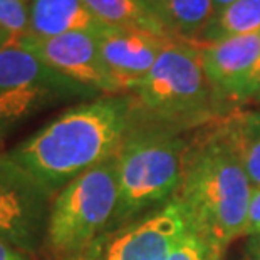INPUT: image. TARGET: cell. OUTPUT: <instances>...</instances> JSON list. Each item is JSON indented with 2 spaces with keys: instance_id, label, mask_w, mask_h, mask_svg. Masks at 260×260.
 I'll return each mask as SVG.
<instances>
[{
  "instance_id": "cell-1",
  "label": "cell",
  "mask_w": 260,
  "mask_h": 260,
  "mask_svg": "<svg viewBox=\"0 0 260 260\" xmlns=\"http://www.w3.org/2000/svg\"><path fill=\"white\" fill-rule=\"evenodd\" d=\"M138 121L131 94L99 96L64 109L9 156L54 198L77 176L114 158Z\"/></svg>"
},
{
  "instance_id": "cell-2",
  "label": "cell",
  "mask_w": 260,
  "mask_h": 260,
  "mask_svg": "<svg viewBox=\"0 0 260 260\" xmlns=\"http://www.w3.org/2000/svg\"><path fill=\"white\" fill-rule=\"evenodd\" d=\"M252 193L250 180L226 136L223 118L190 135L175 200L193 232L225 252L232 242L245 237Z\"/></svg>"
},
{
  "instance_id": "cell-3",
  "label": "cell",
  "mask_w": 260,
  "mask_h": 260,
  "mask_svg": "<svg viewBox=\"0 0 260 260\" xmlns=\"http://www.w3.org/2000/svg\"><path fill=\"white\" fill-rule=\"evenodd\" d=\"M131 96L141 123L180 133L235 111L208 81L195 46L178 39L168 44Z\"/></svg>"
},
{
  "instance_id": "cell-4",
  "label": "cell",
  "mask_w": 260,
  "mask_h": 260,
  "mask_svg": "<svg viewBox=\"0 0 260 260\" xmlns=\"http://www.w3.org/2000/svg\"><path fill=\"white\" fill-rule=\"evenodd\" d=\"M190 135L138 121L116 154L118 205L109 230L175 200ZM108 230V232H109Z\"/></svg>"
},
{
  "instance_id": "cell-5",
  "label": "cell",
  "mask_w": 260,
  "mask_h": 260,
  "mask_svg": "<svg viewBox=\"0 0 260 260\" xmlns=\"http://www.w3.org/2000/svg\"><path fill=\"white\" fill-rule=\"evenodd\" d=\"M118 205V159L87 170L52 198L39 260H76L113 223Z\"/></svg>"
},
{
  "instance_id": "cell-6",
  "label": "cell",
  "mask_w": 260,
  "mask_h": 260,
  "mask_svg": "<svg viewBox=\"0 0 260 260\" xmlns=\"http://www.w3.org/2000/svg\"><path fill=\"white\" fill-rule=\"evenodd\" d=\"M103 94L60 74L15 41L0 51V145L37 113Z\"/></svg>"
},
{
  "instance_id": "cell-7",
  "label": "cell",
  "mask_w": 260,
  "mask_h": 260,
  "mask_svg": "<svg viewBox=\"0 0 260 260\" xmlns=\"http://www.w3.org/2000/svg\"><path fill=\"white\" fill-rule=\"evenodd\" d=\"M52 197L9 153H0V242L41 257Z\"/></svg>"
},
{
  "instance_id": "cell-8",
  "label": "cell",
  "mask_w": 260,
  "mask_h": 260,
  "mask_svg": "<svg viewBox=\"0 0 260 260\" xmlns=\"http://www.w3.org/2000/svg\"><path fill=\"white\" fill-rule=\"evenodd\" d=\"M190 225L176 200L106 232L84 255L87 260H167Z\"/></svg>"
},
{
  "instance_id": "cell-9",
  "label": "cell",
  "mask_w": 260,
  "mask_h": 260,
  "mask_svg": "<svg viewBox=\"0 0 260 260\" xmlns=\"http://www.w3.org/2000/svg\"><path fill=\"white\" fill-rule=\"evenodd\" d=\"M17 42L69 79L103 96L126 94L124 87L104 62L91 32H69L56 37L22 36Z\"/></svg>"
},
{
  "instance_id": "cell-10",
  "label": "cell",
  "mask_w": 260,
  "mask_h": 260,
  "mask_svg": "<svg viewBox=\"0 0 260 260\" xmlns=\"http://www.w3.org/2000/svg\"><path fill=\"white\" fill-rule=\"evenodd\" d=\"M101 56L116 79L131 94L156 64L158 57L175 39L153 32L103 24L94 32Z\"/></svg>"
},
{
  "instance_id": "cell-11",
  "label": "cell",
  "mask_w": 260,
  "mask_h": 260,
  "mask_svg": "<svg viewBox=\"0 0 260 260\" xmlns=\"http://www.w3.org/2000/svg\"><path fill=\"white\" fill-rule=\"evenodd\" d=\"M193 46L218 96L232 109L242 106L243 92L260 59V30Z\"/></svg>"
},
{
  "instance_id": "cell-12",
  "label": "cell",
  "mask_w": 260,
  "mask_h": 260,
  "mask_svg": "<svg viewBox=\"0 0 260 260\" xmlns=\"http://www.w3.org/2000/svg\"><path fill=\"white\" fill-rule=\"evenodd\" d=\"M104 22L99 20L84 0H30L29 34L56 37L69 32L94 34Z\"/></svg>"
},
{
  "instance_id": "cell-13",
  "label": "cell",
  "mask_w": 260,
  "mask_h": 260,
  "mask_svg": "<svg viewBox=\"0 0 260 260\" xmlns=\"http://www.w3.org/2000/svg\"><path fill=\"white\" fill-rule=\"evenodd\" d=\"M96 17L109 25L135 27L161 37H171L161 19L140 0H84Z\"/></svg>"
},
{
  "instance_id": "cell-14",
  "label": "cell",
  "mask_w": 260,
  "mask_h": 260,
  "mask_svg": "<svg viewBox=\"0 0 260 260\" xmlns=\"http://www.w3.org/2000/svg\"><path fill=\"white\" fill-rule=\"evenodd\" d=\"M223 126L252 188L257 190L260 188V123L252 111H232L223 116Z\"/></svg>"
},
{
  "instance_id": "cell-15",
  "label": "cell",
  "mask_w": 260,
  "mask_h": 260,
  "mask_svg": "<svg viewBox=\"0 0 260 260\" xmlns=\"http://www.w3.org/2000/svg\"><path fill=\"white\" fill-rule=\"evenodd\" d=\"M213 0H159V17L178 41L195 42L213 17Z\"/></svg>"
},
{
  "instance_id": "cell-16",
  "label": "cell",
  "mask_w": 260,
  "mask_h": 260,
  "mask_svg": "<svg viewBox=\"0 0 260 260\" xmlns=\"http://www.w3.org/2000/svg\"><path fill=\"white\" fill-rule=\"evenodd\" d=\"M260 30V0H235L213 14L202 34L191 44H207Z\"/></svg>"
},
{
  "instance_id": "cell-17",
  "label": "cell",
  "mask_w": 260,
  "mask_h": 260,
  "mask_svg": "<svg viewBox=\"0 0 260 260\" xmlns=\"http://www.w3.org/2000/svg\"><path fill=\"white\" fill-rule=\"evenodd\" d=\"M222 257L223 252L220 248L188 229L186 234L171 248L167 260H222Z\"/></svg>"
},
{
  "instance_id": "cell-18",
  "label": "cell",
  "mask_w": 260,
  "mask_h": 260,
  "mask_svg": "<svg viewBox=\"0 0 260 260\" xmlns=\"http://www.w3.org/2000/svg\"><path fill=\"white\" fill-rule=\"evenodd\" d=\"M30 0H0V29L15 37L29 34Z\"/></svg>"
},
{
  "instance_id": "cell-19",
  "label": "cell",
  "mask_w": 260,
  "mask_h": 260,
  "mask_svg": "<svg viewBox=\"0 0 260 260\" xmlns=\"http://www.w3.org/2000/svg\"><path fill=\"white\" fill-rule=\"evenodd\" d=\"M260 234V188L253 190L250 207H248V218H247V232L245 237L248 235H257Z\"/></svg>"
},
{
  "instance_id": "cell-20",
  "label": "cell",
  "mask_w": 260,
  "mask_h": 260,
  "mask_svg": "<svg viewBox=\"0 0 260 260\" xmlns=\"http://www.w3.org/2000/svg\"><path fill=\"white\" fill-rule=\"evenodd\" d=\"M260 99V59L253 69L250 81L245 87V92H243V99H242V104H248V103H253L255 104Z\"/></svg>"
},
{
  "instance_id": "cell-21",
  "label": "cell",
  "mask_w": 260,
  "mask_h": 260,
  "mask_svg": "<svg viewBox=\"0 0 260 260\" xmlns=\"http://www.w3.org/2000/svg\"><path fill=\"white\" fill-rule=\"evenodd\" d=\"M0 260H39V258L9 245V243L0 242Z\"/></svg>"
},
{
  "instance_id": "cell-22",
  "label": "cell",
  "mask_w": 260,
  "mask_h": 260,
  "mask_svg": "<svg viewBox=\"0 0 260 260\" xmlns=\"http://www.w3.org/2000/svg\"><path fill=\"white\" fill-rule=\"evenodd\" d=\"M245 250H247V257L250 260H260V234L247 237Z\"/></svg>"
},
{
  "instance_id": "cell-23",
  "label": "cell",
  "mask_w": 260,
  "mask_h": 260,
  "mask_svg": "<svg viewBox=\"0 0 260 260\" xmlns=\"http://www.w3.org/2000/svg\"><path fill=\"white\" fill-rule=\"evenodd\" d=\"M19 37H15L14 34H10V32L0 29V51H2L4 47L10 46V44H14L15 41H17Z\"/></svg>"
},
{
  "instance_id": "cell-24",
  "label": "cell",
  "mask_w": 260,
  "mask_h": 260,
  "mask_svg": "<svg viewBox=\"0 0 260 260\" xmlns=\"http://www.w3.org/2000/svg\"><path fill=\"white\" fill-rule=\"evenodd\" d=\"M140 2H143V4H145L146 7H149V9H151L153 12L156 14L158 17H159V0H140ZM159 19H161V17H159ZM161 22H163V20H161Z\"/></svg>"
},
{
  "instance_id": "cell-25",
  "label": "cell",
  "mask_w": 260,
  "mask_h": 260,
  "mask_svg": "<svg viewBox=\"0 0 260 260\" xmlns=\"http://www.w3.org/2000/svg\"><path fill=\"white\" fill-rule=\"evenodd\" d=\"M235 0H213V7H215V12H218V10H222L225 7H229L230 4H234Z\"/></svg>"
},
{
  "instance_id": "cell-26",
  "label": "cell",
  "mask_w": 260,
  "mask_h": 260,
  "mask_svg": "<svg viewBox=\"0 0 260 260\" xmlns=\"http://www.w3.org/2000/svg\"><path fill=\"white\" fill-rule=\"evenodd\" d=\"M253 113V116H255V119L260 123V109H257V111H252Z\"/></svg>"
},
{
  "instance_id": "cell-27",
  "label": "cell",
  "mask_w": 260,
  "mask_h": 260,
  "mask_svg": "<svg viewBox=\"0 0 260 260\" xmlns=\"http://www.w3.org/2000/svg\"><path fill=\"white\" fill-rule=\"evenodd\" d=\"M255 104H257V106H260V99H258V101H257Z\"/></svg>"
},
{
  "instance_id": "cell-28",
  "label": "cell",
  "mask_w": 260,
  "mask_h": 260,
  "mask_svg": "<svg viewBox=\"0 0 260 260\" xmlns=\"http://www.w3.org/2000/svg\"><path fill=\"white\" fill-rule=\"evenodd\" d=\"M242 260H250V258H248V257H245V258H242Z\"/></svg>"
},
{
  "instance_id": "cell-29",
  "label": "cell",
  "mask_w": 260,
  "mask_h": 260,
  "mask_svg": "<svg viewBox=\"0 0 260 260\" xmlns=\"http://www.w3.org/2000/svg\"><path fill=\"white\" fill-rule=\"evenodd\" d=\"M76 260H87V258H76Z\"/></svg>"
}]
</instances>
